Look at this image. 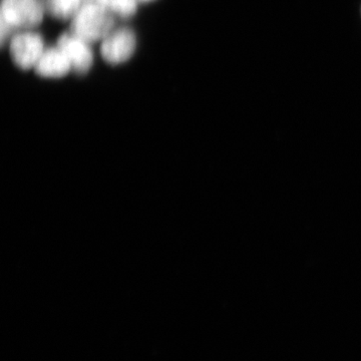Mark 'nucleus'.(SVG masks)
Returning a JSON list of instances; mask_svg holds the SVG:
<instances>
[{
	"mask_svg": "<svg viewBox=\"0 0 361 361\" xmlns=\"http://www.w3.org/2000/svg\"><path fill=\"white\" fill-rule=\"evenodd\" d=\"M114 25V14L106 7L97 2L82 4L71 20L70 33L87 44H94L106 39L113 30Z\"/></svg>",
	"mask_w": 361,
	"mask_h": 361,
	"instance_id": "nucleus-1",
	"label": "nucleus"
},
{
	"mask_svg": "<svg viewBox=\"0 0 361 361\" xmlns=\"http://www.w3.org/2000/svg\"><path fill=\"white\" fill-rule=\"evenodd\" d=\"M44 16L42 0H1L0 23L13 32L37 27Z\"/></svg>",
	"mask_w": 361,
	"mask_h": 361,
	"instance_id": "nucleus-2",
	"label": "nucleus"
},
{
	"mask_svg": "<svg viewBox=\"0 0 361 361\" xmlns=\"http://www.w3.org/2000/svg\"><path fill=\"white\" fill-rule=\"evenodd\" d=\"M44 51V42L39 33L20 32L14 33L9 44V52L14 65L28 71L37 66Z\"/></svg>",
	"mask_w": 361,
	"mask_h": 361,
	"instance_id": "nucleus-3",
	"label": "nucleus"
},
{
	"mask_svg": "<svg viewBox=\"0 0 361 361\" xmlns=\"http://www.w3.org/2000/svg\"><path fill=\"white\" fill-rule=\"evenodd\" d=\"M135 47V32L129 27H118L111 30L102 42L101 54L110 65H121L132 58Z\"/></svg>",
	"mask_w": 361,
	"mask_h": 361,
	"instance_id": "nucleus-4",
	"label": "nucleus"
},
{
	"mask_svg": "<svg viewBox=\"0 0 361 361\" xmlns=\"http://www.w3.org/2000/svg\"><path fill=\"white\" fill-rule=\"evenodd\" d=\"M56 45L70 61L73 73L78 75L89 73L94 63V54L89 44L73 37L71 33H63Z\"/></svg>",
	"mask_w": 361,
	"mask_h": 361,
	"instance_id": "nucleus-5",
	"label": "nucleus"
},
{
	"mask_svg": "<svg viewBox=\"0 0 361 361\" xmlns=\"http://www.w3.org/2000/svg\"><path fill=\"white\" fill-rule=\"evenodd\" d=\"M71 71L70 61L58 45L45 49L35 66V73L42 78H63Z\"/></svg>",
	"mask_w": 361,
	"mask_h": 361,
	"instance_id": "nucleus-6",
	"label": "nucleus"
},
{
	"mask_svg": "<svg viewBox=\"0 0 361 361\" xmlns=\"http://www.w3.org/2000/svg\"><path fill=\"white\" fill-rule=\"evenodd\" d=\"M44 13L59 20H73L82 6V0H42Z\"/></svg>",
	"mask_w": 361,
	"mask_h": 361,
	"instance_id": "nucleus-7",
	"label": "nucleus"
},
{
	"mask_svg": "<svg viewBox=\"0 0 361 361\" xmlns=\"http://www.w3.org/2000/svg\"><path fill=\"white\" fill-rule=\"evenodd\" d=\"M97 4L106 7L115 16L129 18L137 13V0H97Z\"/></svg>",
	"mask_w": 361,
	"mask_h": 361,
	"instance_id": "nucleus-8",
	"label": "nucleus"
},
{
	"mask_svg": "<svg viewBox=\"0 0 361 361\" xmlns=\"http://www.w3.org/2000/svg\"><path fill=\"white\" fill-rule=\"evenodd\" d=\"M97 2V0H82V4H94Z\"/></svg>",
	"mask_w": 361,
	"mask_h": 361,
	"instance_id": "nucleus-9",
	"label": "nucleus"
},
{
	"mask_svg": "<svg viewBox=\"0 0 361 361\" xmlns=\"http://www.w3.org/2000/svg\"><path fill=\"white\" fill-rule=\"evenodd\" d=\"M137 1H140V2H151V1H154V0H137Z\"/></svg>",
	"mask_w": 361,
	"mask_h": 361,
	"instance_id": "nucleus-10",
	"label": "nucleus"
}]
</instances>
